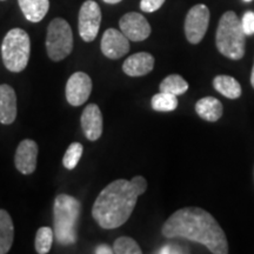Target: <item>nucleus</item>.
Masks as SVG:
<instances>
[{"instance_id":"6","label":"nucleus","mask_w":254,"mask_h":254,"mask_svg":"<svg viewBox=\"0 0 254 254\" xmlns=\"http://www.w3.org/2000/svg\"><path fill=\"white\" fill-rule=\"evenodd\" d=\"M73 50L72 28L65 19L56 18L47 27L46 51L52 62H62Z\"/></svg>"},{"instance_id":"19","label":"nucleus","mask_w":254,"mask_h":254,"mask_svg":"<svg viewBox=\"0 0 254 254\" xmlns=\"http://www.w3.org/2000/svg\"><path fill=\"white\" fill-rule=\"evenodd\" d=\"M213 86L219 93L228 99H238L241 95V85L237 79L230 75H218L214 78Z\"/></svg>"},{"instance_id":"28","label":"nucleus","mask_w":254,"mask_h":254,"mask_svg":"<svg viewBox=\"0 0 254 254\" xmlns=\"http://www.w3.org/2000/svg\"><path fill=\"white\" fill-rule=\"evenodd\" d=\"M187 251H183V249L178 245H173V244H168V245H165L161 247L160 250L158 251L157 253L160 254H178V253H186Z\"/></svg>"},{"instance_id":"2","label":"nucleus","mask_w":254,"mask_h":254,"mask_svg":"<svg viewBox=\"0 0 254 254\" xmlns=\"http://www.w3.org/2000/svg\"><path fill=\"white\" fill-rule=\"evenodd\" d=\"M139 193L132 182L119 179L101 190L92 207V217L104 230L123 226L131 217Z\"/></svg>"},{"instance_id":"30","label":"nucleus","mask_w":254,"mask_h":254,"mask_svg":"<svg viewBox=\"0 0 254 254\" xmlns=\"http://www.w3.org/2000/svg\"><path fill=\"white\" fill-rule=\"evenodd\" d=\"M104 2H106V4H110V5H114V4H118V2L123 1V0H103Z\"/></svg>"},{"instance_id":"16","label":"nucleus","mask_w":254,"mask_h":254,"mask_svg":"<svg viewBox=\"0 0 254 254\" xmlns=\"http://www.w3.org/2000/svg\"><path fill=\"white\" fill-rule=\"evenodd\" d=\"M24 17L31 23H39L50 8V0H18Z\"/></svg>"},{"instance_id":"33","label":"nucleus","mask_w":254,"mask_h":254,"mask_svg":"<svg viewBox=\"0 0 254 254\" xmlns=\"http://www.w3.org/2000/svg\"><path fill=\"white\" fill-rule=\"evenodd\" d=\"M1 1H4V0H1Z\"/></svg>"},{"instance_id":"4","label":"nucleus","mask_w":254,"mask_h":254,"mask_svg":"<svg viewBox=\"0 0 254 254\" xmlns=\"http://www.w3.org/2000/svg\"><path fill=\"white\" fill-rule=\"evenodd\" d=\"M215 45L222 56L231 60H240L245 56V33L236 12L227 11L221 15L215 33Z\"/></svg>"},{"instance_id":"31","label":"nucleus","mask_w":254,"mask_h":254,"mask_svg":"<svg viewBox=\"0 0 254 254\" xmlns=\"http://www.w3.org/2000/svg\"><path fill=\"white\" fill-rule=\"evenodd\" d=\"M251 85H252V87L254 88V65L252 68V73H251Z\"/></svg>"},{"instance_id":"3","label":"nucleus","mask_w":254,"mask_h":254,"mask_svg":"<svg viewBox=\"0 0 254 254\" xmlns=\"http://www.w3.org/2000/svg\"><path fill=\"white\" fill-rule=\"evenodd\" d=\"M81 205L78 199L68 194L56 196L53 205V232L57 243L68 246L77 241V226Z\"/></svg>"},{"instance_id":"10","label":"nucleus","mask_w":254,"mask_h":254,"mask_svg":"<svg viewBox=\"0 0 254 254\" xmlns=\"http://www.w3.org/2000/svg\"><path fill=\"white\" fill-rule=\"evenodd\" d=\"M120 31L131 41H144L151 36V25L138 12H128L119 20Z\"/></svg>"},{"instance_id":"1","label":"nucleus","mask_w":254,"mask_h":254,"mask_svg":"<svg viewBox=\"0 0 254 254\" xmlns=\"http://www.w3.org/2000/svg\"><path fill=\"white\" fill-rule=\"evenodd\" d=\"M165 238H182L201 244L213 254H227L228 244L224 231L209 212L199 207L178 209L165 221Z\"/></svg>"},{"instance_id":"17","label":"nucleus","mask_w":254,"mask_h":254,"mask_svg":"<svg viewBox=\"0 0 254 254\" xmlns=\"http://www.w3.org/2000/svg\"><path fill=\"white\" fill-rule=\"evenodd\" d=\"M195 111L201 119L207 120V122H217L221 118L224 107L217 98L205 97L195 104Z\"/></svg>"},{"instance_id":"8","label":"nucleus","mask_w":254,"mask_h":254,"mask_svg":"<svg viewBox=\"0 0 254 254\" xmlns=\"http://www.w3.org/2000/svg\"><path fill=\"white\" fill-rule=\"evenodd\" d=\"M209 24V9L204 4L194 5L185 19V36L190 44H199L204 39Z\"/></svg>"},{"instance_id":"25","label":"nucleus","mask_w":254,"mask_h":254,"mask_svg":"<svg viewBox=\"0 0 254 254\" xmlns=\"http://www.w3.org/2000/svg\"><path fill=\"white\" fill-rule=\"evenodd\" d=\"M241 26H243L245 36H253L254 34V12L247 11L241 19Z\"/></svg>"},{"instance_id":"12","label":"nucleus","mask_w":254,"mask_h":254,"mask_svg":"<svg viewBox=\"0 0 254 254\" xmlns=\"http://www.w3.org/2000/svg\"><path fill=\"white\" fill-rule=\"evenodd\" d=\"M38 160V144L32 139H24L18 145L14 155L15 168L24 176L36 171Z\"/></svg>"},{"instance_id":"24","label":"nucleus","mask_w":254,"mask_h":254,"mask_svg":"<svg viewBox=\"0 0 254 254\" xmlns=\"http://www.w3.org/2000/svg\"><path fill=\"white\" fill-rule=\"evenodd\" d=\"M113 252L117 254H141L140 246L129 237H120L114 241Z\"/></svg>"},{"instance_id":"15","label":"nucleus","mask_w":254,"mask_h":254,"mask_svg":"<svg viewBox=\"0 0 254 254\" xmlns=\"http://www.w3.org/2000/svg\"><path fill=\"white\" fill-rule=\"evenodd\" d=\"M154 67V57L147 52L129 56L123 64V71L129 77H142Z\"/></svg>"},{"instance_id":"22","label":"nucleus","mask_w":254,"mask_h":254,"mask_svg":"<svg viewBox=\"0 0 254 254\" xmlns=\"http://www.w3.org/2000/svg\"><path fill=\"white\" fill-rule=\"evenodd\" d=\"M55 232L51 227H40L36 234V251L39 254H47L52 247Z\"/></svg>"},{"instance_id":"9","label":"nucleus","mask_w":254,"mask_h":254,"mask_svg":"<svg viewBox=\"0 0 254 254\" xmlns=\"http://www.w3.org/2000/svg\"><path fill=\"white\" fill-rule=\"evenodd\" d=\"M92 92V80L85 72H75L68 78L66 84V99L71 106L78 107L84 105Z\"/></svg>"},{"instance_id":"18","label":"nucleus","mask_w":254,"mask_h":254,"mask_svg":"<svg viewBox=\"0 0 254 254\" xmlns=\"http://www.w3.org/2000/svg\"><path fill=\"white\" fill-rule=\"evenodd\" d=\"M14 239V226L11 215L5 209H0V254L11 250Z\"/></svg>"},{"instance_id":"11","label":"nucleus","mask_w":254,"mask_h":254,"mask_svg":"<svg viewBox=\"0 0 254 254\" xmlns=\"http://www.w3.org/2000/svg\"><path fill=\"white\" fill-rule=\"evenodd\" d=\"M100 49L106 58L120 59L129 52V40L122 31L109 28L101 38Z\"/></svg>"},{"instance_id":"7","label":"nucleus","mask_w":254,"mask_h":254,"mask_svg":"<svg viewBox=\"0 0 254 254\" xmlns=\"http://www.w3.org/2000/svg\"><path fill=\"white\" fill-rule=\"evenodd\" d=\"M79 34L85 43H91L99 33L101 24L100 6L94 0H86L81 5L78 19Z\"/></svg>"},{"instance_id":"26","label":"nucleus","mask_w":254,"mask_h":254,"mask_svg":"<svg viewBox=\"0 0 254 254\" xmlns=\"http://www.w3.org/2000/svg\"><path fill=\"white\" fill-rule=\"evenodd\" d=\"M164 2L165 0H141L140 8L142 12H146V13H153L164 5Z\"/></svg>"},{"instance_id":"20","label":"nucleus","mask_w":254,"mask_h":254,"mask_svg":"<svg viewBox=\"0 0 254 254\" xmlns=\"http://www.w3.org/2000/svg\"><path fill=\"white\" fill-rule=\"evenodd\" d=\"M160 92H166L174 95H182L189 90V82L179 74H171L160 82Z\"/></svg>"},{"instance_id":"32","label":"nucleus","mask_w":254,"mask_h":254,"mask_svg":"<svg viewBox=\"0 0 254 254\" xmlns=\"http://www.w3.org/2000/svg\"><path fill=\"white\" fill-rule=\"evenodd\" d=\"M244 1H246V2H251V1H252V0H244Z\"/></svg>"},{"instance_id":"14","label":"nucleus","mask_w":254,"mask_h":254,"mask_svg":"<svg viewBox=\"0 0 254 254\" xmlns=\"http://www.w3.org/2000/svg\"><path fill=\"white\" fill-rule=\"evenodd\" d=\"M17 94L7 84L0 85V123L11 125L17 118Z\"/></svg>"},{"instance_id":"27","label":"nucleus","mask_w":254,"mask_h":254,"mask_svg":"<svg viewBox=\"0 0 254 254\" xmlns=\"http://www.w3.org/2000/svg\"><path fill=\"white\" fill-rule=\"evenodd\" d=\"M131 182L133 184V186L135 187V190H138L139 195L144 194L145 190H147V182H146L145 178L141 177V176H136V177L133 178Z\"/></svg>"},{"instance_id":"5","label":"nucleus","mask_w":254,"mask_h":254,"mask_svg":"<svg viewBox=\"0 0 254 254\" xmlns=\"http://www.w3.org/2000/svg\"><path fill=\"white\" fill-rule=\"evenodd\" d=\"M30 52L31 40L26 31L17 27L6 33L1 44V57L5 67L9 72H23L27 67Z\"/></svg>"},{"instance_id":"13","label":"nucleus","mask_w":254,"mask_h":254,"mask_svg":"<svg viewBox=\"0 0 254 254\" xmlns=\"http://www.w3.org/2000/svg\"><path fill=\"white\" fill-rule=\"evenodd\" d=\"M80 123L82 132L90 141L98 140L103 134V114L98 105L90 104L85 107L82 111Z\"/></svg>"},{"instance_id":"29","label":"nucleus","mask_w":254,"mask_h":254,"mask_svg":"<svg viewBox=\"0 0 254 254\" xmlns=\"http://www.w3.org/2000/svg\"><path fill=\"white\" fill-rule=\"evenodd\" d=\"M95 254H112L113 252V247H111L106 244H101V245L97 246L94 250Z\"/></svg>"},{"instance_id":"21","label":"nucleus","mask_w":254,"mask_h":254,"mask_svg":"<svg viewBox=\"0 0 254 254\" xmlns=\"http://www.w3.org/2000/svg\"><path fill=\"white\" fill-rule=\"evenodd\" d=\"M178 104L177 95L166 92H159L151 100L152 109L158 112H172L178 107Z\"/></svg>"},{"instance_id":"23","label":"nucleus","mask_w":254,"mask_h":254,"mask_svg":"<svg viewBox=\"0 0 254 254\" xmlns=\"http://www.w3.org/2000/svg\"><path fill=\"white\" fill-rule=\"evenodd\" d=\"M82 152H84V146L80 142H72L68 146L67 151L65 152L63 158V165L66 170L72 171L77 167L79 161H80Z\"/></svg>"}]
</instances>
